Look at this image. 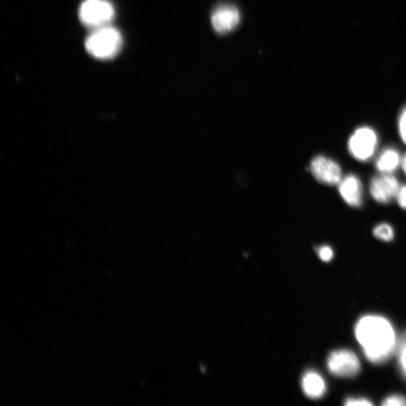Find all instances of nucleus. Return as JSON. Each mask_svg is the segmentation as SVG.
Instances as JSON below:
<instances>
[{
  "label": "nucleus",
  "mask_w": 406,
  "mask_h": 406,
  "mask_svg": "<svg viewBox=\"0 0 406 406\" xmlns=\"http://www.w3.org/2000/svg\"><path fill=\"white\" fill-rule=\"evenodd\" d=\"M400 369L406 379V333L398 341L397 349Z\"/></svg>",
  "instance_id": "nucleus-13"
},
{
  "label": "nucleus",
  "mask_w": 406,
  "mask_h": 406,
  "mask_svg": "<svg viewBox=\"0 0 406 406\" xmlns=\"http://www.w3.org/2000/svg\"><path fill=\"white\" fill-rule=\"evenodd\" d=\"M345 405L347 406L372 405V403L364 398H349L346 400Z\"/></svg>",
  "instance_id": "nucleus-17"
},
{
  "label": "nucleus",
  "mask_w": 406,
  "mask_h": 406,
  "mask_svg": "<svg viewBox=\"0 0 406 406\" xmlns=\"http://www.w3.org/2000/svg\"><path fill=\"white\" fill-rule=\"evenodd\" d=\"M302 388L307 397L311 399H319L326 392V383L320 374L309 371L303 375Z\"/></svg>",
  "instance_id": "nucleus-10"
},
{
  "label": "nucleus",
  "mask_w": 406,
  "mask_h": 406,
  "mask_svg": "<svg viewBox=\"0 0 406 406\" xmlns=\"http://www.w3.org/2000/svg\"><path fill=\"white\" fill-rule=\"evenodd\" d=\"M382 405L384 406H405L406 405V399L400 395H393L386 398Z\"/></svg>",
  "instance_id": "nucleus-14"
},
{
  "label": "nucleus",
  "mask_w": 406,
  "mask_h": 406,
  "mask_svg": "<svg viewBox=\"0 0 406 406\" xmlns=\"http://www.w3.org/2000/svg\"><path fill=\"white\" fill-rule=\"evenodd\" d=\"M399 152L393 148L384 150L376 161L375 166L383 174H391L401 164Z\"/></svg>",
  "instance_id": "nucleus-11"
},
{
  "label": "nucleus",
  "mask_w": 406,
  "mask_h": 406,
  "mask_svg": "<svg viewBox=\"0 0 406 406\" xmlns=\"http://www.w3.org/2000/svg\"><path fill=\"white\" fill-rule=\"evenodd\" d=\"M355 335L366 358L373 363L385 362L397 349L398 341L393 326L383 317H363L356 324Z\"/></svg>",
  "instance_id": "nucleus-1"
},
{
  "label": "nucleus",
  "mask_w": 406,
  "mask_h": 406,
  "mask_svg": "<svg viewBox=\"0 0 406 406\" xmlns=\"http://www.w3.org/2000/svg\"><path fill=\"white\" fill-rule=\"evenodd\" d=\"M378 145L377 134L368 126H362L354 131L349 140V151L356 160L369 161Z\"/></svg>",
  "instance_id": "nucleus-4"
},
{
  "label": "nucleus",
  "mask_w": 406,
  "mask_h": 406,
  "mask_svg": "<svg viewBox=\"0 0 406 406\" xmlns=\"http://www.w3.org/2000/svg\"><path fill=\"white\" fill-rule=\"evenodd\" d=\"M401 164H402L403 170V171H404V173H405V174L406 175V154L403 158Z\"/></svg>",
  "instance_id": "nucleus-19"
},
{
  "label": "nucleus",
  "mask_w": 406,
  "mask_h": 406,
  "mask_svg": "<svg viewBox=\"0 0 406 406\" xmlns=\"http://www.w3.org/2000/svg\"><path fill=\"white\" fill-rule=\"evenodd\" d=\"M319 256L321 261L329 262L333 259V252L329 246H322L319 249Z\"/></svg>",
  "instance_id": "nucleus-15"
},
{
  "label": "nucleus",
  "mask_w": 406,
  "mask_h": 406,
  "mask_svg": "<svg viewBox=\"0 0 406 406\" xmlns=\"http://www.w3.org/2000/svg\"><path fill=\"white\" fill-rule=\"evenodd\" d=\"M122 45V34L111 25L93 29L85 41L87 52L103 61L116 57L120 52Z\"/></svg>",
  "instance_id": "nucleus-2"
},
{
  "label": "nucleus",
  "mask_w": 406,
  "mask_h": 406,
  "mask_svg": "<svg viewBox=\"0 0 406 406\" xmlns=\"http://www.w3.org/2000/svg\"><path fill=\"white\" fill-rule=\"evenodd\" d=\"M211 20L215 31L225 34L233 31L240 24V13L234 6H222L215 10Z\"/></svg>",
  "instance_id": "nucleus-8"
},
{
  "label": "nucleus",
  "mask_w": 406,
  "mask_h": 406,
  "mask_svg": "<svg viewBox=\"0 0 406 406\" xmlns=\"http://www.w3.org/2000/svg\"><path fill=\"white\" fill-rule=\"evenodd\" d=\"M399 132L403 141L406 144V108L400 116Z\"/></svg>",
  "instance_id": "nucleus-16"
},
{
  "label": "nucleus",
  "mask_w": 406,
  "mask_h": 406,
  "mask_svg": "<svg viewBox=\"0 0 406 406\" xmlns=\"http://www.w3.org/2000/svg\"><path fill=\"white\" fill-rule=\"evenodd\" d=\"M396 198H397L398 203L402 209L406 210V184L400 187Z\"/></svg>",
  "instance_id": "nucleus-18"
},
{
  "label": "nucleus",
  "mask_w": 406,
  "mask_h": 406,
  "mask_svg": "<svg viewBox=\"0 0 406 406\" xmlns=\"http://www.w3.org/2000/svg\"><path fill=\"white\" fill-rule=\"evenodd\" d=\"M339 191L344 201L351 207H360L363 203V187L359 178L354 175L346 176L339 184Z\"/></svg>",
  "instance_id": "nucleus-9"
},
{
  "label": "nucleus",
  "mask_w": 406,
  "mask_h": 406,
  "mask_svg": "<svg viewBox=\"0 0 406 406\" xmlns=\"http://www.w3.org/2000/svg\"><path fill=\"white\" fill-rule=\"evenodd\" d=\"M328 370L335 376L352 378L361 370V363L353 351L340 349L330 354L326 361Z\"/></svg>",
  "instance_id": "nucleus-5"
},
{
  "label": "nucleus",
  "mask_w": 406,
  "mask_h": 406,
  "mask_svg": "<svg viewBox=\"0 0 406 406\" xmlns=\"http://www.w3.org/2000/svg\"><path fill=\"white\" fill-rule=\"evenodd\" d=\"M310 170L316 180L322 184L338 185L342 180L339 164L324 156L314 158L311 162Z\"/></svg>",
  "instance_id": "nucleus-6"
},
{
  "label": "nucleus",
  "mask_w": 406,
  "mask_h": 406,
  "mask_svg": "<svg viewBox=\"0 0 406 406\" xmlns=\"http://www.w3.org/2000/svg\"><path fill=\"white\" fill-rule=\"evenodd\" d=\"M373 235L375 237L377 238V239L385 242L391 241L394 237L392 226L385 223L381 224L375 227Z\"/></svg>",
  "instance_id": "nucleus-12"
},
{
  "label": "nucleus",
  "mask_w": 406,
  "mask_h": 406,
  "mask_svg": "<svg viewBox=\"0 0 406 406\" xmlns=\"http://www.w3.org/2000/svg\"><path fill=\"white\" fill-rule=\"evenodd\" d=\"M78 15L81 22L93 31L111 25L115 9L108 0H84L79 7Z\"/></svg>",
  "instance_id": "nucleus-3"
},
{
  "label": "nucleus",
  "mask_w": 406,
  "mask_h": 406,
  "mask_svg": "<svg viewBox=\"0 0 406 406\" xmlns=\"http://www.w3.org/2000/svg\"><path fill=\"white\" fill-rule=\"evenodd\" d=\"M400 188L397 178L391 174H383L372 178L370 191L376 202L387 204L397 197Z\"/></svg>",
  "instance_id": "nucleus-7"
}]
</instances>
